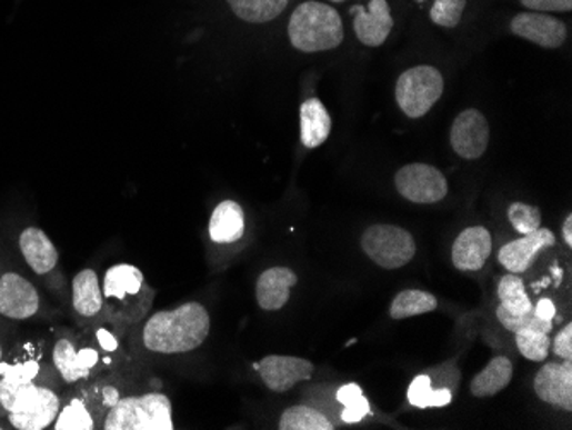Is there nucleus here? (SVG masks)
Here are the masks:
<instances>
[{"mask_svg":"<svg viewBox=\"0 0 572 430\" xmlns=\"http://www.w3.org/2000/svg\"><path fill=\"white\" fill-rule=\"evenodd\" d=\"M211 319L207 307L182 303L173 311L154 312L142 328V344L161 356L188 353L201 347L210 334Z\"/></svg>","mask_w":572,"mask_h":430,"instance_id":"f257e3e1","label":"nucleus"},{"mask_svg":"<svg viewBox=\"0 0 572 430\" xmlns=\"http://www.w3.org/2000/svg\"><path fill=\"white\" fill-rule=\"evenodd\" d=\"M289 37L292 46L303 53L337 49L344 38L340 12L324 2H303L290 18Z\"/></svg>","mask_w":572,"mask_h":430,"instance_id":"f03ea898","label":"nucleus"},{"mask_svg":"<svg viewBox=\"0 0 572 430\" xmlns=\"http://www.w3.org/2000/svg\"><path fill=\"white\" fill-rule=\"evenodd\" d=\"M101 290L103 303L117 302L110 312L120 321H141L153 306L154 290L148 287L138 266L128 262H120L107 271Z\"/></svg>","mask_w":572,"mask_h":430,"instance_id":"7ed1b4c3","label":"nucleus"},{"mask_svg":"<svg viewBox=\"0 0 572 430\" xmlns=\"http://www.w3.org/2000/svg\"><path fill=\"white\" fill-rule=\"evenodd\" d=\"M103 429L173 430L172 401L161 393L120 398L107 412Z\"/></svg>","mask_w":572,"mask_h":430,"instance_id":"20e7f679","label":"nucleus"},{"mask_svg":"<svg viewBox=\"0 0 572 430\" xmlns=\"http://www.w3.org/2000/svg\"><path fill=\"white\" fill-rule=\"evenodd\" d=\"M444 91V78L432 66H417L400 76L397 101L404 116L420 119L438 103Z\"/></svg>","mask_w":572,"mask_h":430,"instance_id":"39448f33","label":"nucleus"},{"mask_svg":"<svg viewBox=\"0 0 572 430\" xmlns=\"http://www.w3.org/2000/svg\"><path fill=\"white\" fill-rule=\"evenodd\" d=\"M362 249L384 270H398L412 261L417 246L412 233L397 224H372L363 232Z\"/></svg>","mask_w":572,"mask_h":430,"instance_id":"423d86ee","label":"nucleus"},{"mask_svg":"<svg viewBox=\"0 0 572 430\" xmlns=\"http://www.w3.org/2000/svg\"><path fill=\"white\" fill-rule=\"evenodd\" d=\"M6 410L14 429L43 430L56 422L60 412V400L52 389L30 382L19 389Z\"/></svg>","mask_w":572,"mask_h":430,"instance_id":"0eeeda50","label":"nucleus"},{"mask_svg":"<svg viewBox=\"0 0 572 430\" xmlns=\"http://www.w3.org/2000/svg\"><path fill=\"white\" fill-rule=\"evenodd\" d=\"M398 192L415 204H434L448 194V180L435 167L412 163L398 170Z\"/></svg>","mask_w":572,"mask_h":430,"instance_id":"6e6552de","label":"nucleus"},{"mask_svg":"<svg viewBox=\"0 0 572 430\" xmlns=\"http://www.w3.org/2000/svg\"><path fill=\"white\" fill-rule=\"evenodd\" d=\"M254 367L264 384L274 393H287L299 382L309 381L315 369L308 359L289 356H268Z\"/></svg>","mask_w":572,"mask_h":430,"instance_id":"1a4fd4ad","label":"nucleus"},{"mask_svg":"<svg viewBox=\"0 0 572 430\" xmlns=\"http://www.w3.org/2000/svg\"><path fill=\"white\" fill-rule=\"evenodd\" d=\"M490 128L480 110L461 112L451 128V147L464 160H476L489 147Z\"/></svg>","mask_w":572,"mask_h":430,"instance_id":"9d476101","label":"nucleus"},{"mask_svg":"<svg viewBox=\"0 0 572 430\" xmlns=\"http://www.w3.org/2000/svg\"><path fill=\"white\" fill-rule=\"evenodd\" d=\"M509 28L511 33L543 49H559L568 38V28L561 19L543 12H521L514 16Z\"/></svg>","mask_w":572,"mask_h":430,"instance_id":"9b49d317","label":"nucleus"},{"mask_svg":"<svg viewBox=\"0 0 572 430\" xmlns=\"http://www.w3.org/2000/svg\"><path fill=\"white\" fill-rule=\"evenodd\" d=\"M40 309V296L33 284L18 273L0 277V316L9 319L33 318Z\"/></svg>","mask_w":572,"mask_h":430,"instance_id":"f8f14e48","label":"nucleus"},{"mask_svg":"<svg viewBox=\"0 0 572 430\" xmlns=\"http://www.w3.org/2000/svg\"><path fill=\"white\" fill-rule=\"evenodd\" d=\"M353 30L360 43L367 47H379L388 40L394 21L388 0H371L369 8L353 6Z\"/></svg>","mask_w":572,"mask_h":430,"instance_id":"ddd939ff","label":"nucleus"},{"mask_svg":"<svg viewBox=\"0 0 572 430\" xmlns=\"http://www.w3.org/2000/svg\"><path fill=\"white\" fill-rule=\"evenodd\" d=\"M535 393L545 403L562 408L565 412L572 410V360L562 363L549 362L536 374Z\"/></svg>","mask_w":572,"mask_h":430,"instance_id":"4468645a","label":"nucleus"},{"mask_svg":"<svg viewBox=\"0 0 572 430\" xmlns=\"http://www.w3.org/2000/svg\"><path fill=\"white\" fill-rule=\"evenodd\" d=\"M555 236L549 229H539L521 239L505 243L499 251V262L509 273L521 274L535 261L543 249L554 248Z\"/></svg>","mask_w":572,"mask_h":430,"instance_id":"2eb2a0df","label":"nucleus"},{"mask_svg":"<svg viewBox=\"0 0 572 430\" xmlns=\"http://www.w3.org/2000/svg\"><path fill=\"white\" fill-rule=\"evenodd\" d=\"M100 362V353L93 347H76L74 341L62 338L53 347V363L66 382L83 381Z\"/></svg>","mask_w":572,"mask_h":430,"instance_id":"dca6fc26","label":"nucleus"},{"mask_svg":"<svg viewBox=\"0 0 572 430\" xmlns=\"http://www.w3.org/2000/svg\"><path fill=\"white\" fill-rule=\"evenodd\" d=\"M492 254V236L483 227H470L453 243V264L460 271H480Z\"/></svg>","mask_w":572,"mask_h":430,"instance_id":"f3484780","label":"nucleus"},{"mask_svg":"<svg viewBox=\"0 0 572 430\" xmlns=\"http://www.w3.org/2000/svg\"><path fill=\"white\" fill-rule=\"evenodd\" d=\"M299 277L295 271L284 266H274L265 270L255 283V299L262 311H280L290 300V290L295 287Z\"/></svg>","mask_w":572,"mask_h":430,"instance_id":"a211bd4d","label":"nucleus"},{"mask_svg":"<svg viewBox=\"0 0 572 430\" xmlns=\"http://www.w3.org/2000/svg\"><path fill=\"white\" fill-rule=\"evenodd\" d=\"M19 249L31 270L37 274H47L59 262V252L52 240L42 229L30 227L19 236Z\"/></svg>","mask_w":572,"mask_h":430,"instance_id":"6ab92c4d","label":"nucleus"},{"mask_svg":"<svg viewBox=\"0 0 572 430\" xmlns=\"http://www.w3.org/2000/svg\"><path fill=\"white\" fill-rule=\"evenodd\" d=\"M331 134V117L324 103L318 98H309L300 106V139L309 150L324 144Z\"/></svg>","mask_w":572,"mask_h":430,"instance_id":"aec40b11","label":"nucleus"},{"mask_svg":"<svg viewBox=\"0 0 572 430\" xmlns=\"http://www.w3.org/2000/svg\"><path fill=\"white\" fill-rule=\"evenodd\" d=\"M245 233V214L235 201H223L214 208L210 220V237L217 243H233Z\"/></svg>","mask_w":572,"mask_h":430,"instance_id":"412c9836","label":"nucleus"},{"mask_svg":"<svg viewBox=\"0 0 572 430\" xmlns=\"http://www.w3.org/2000/svg\"><path fill=\"white\" fill-rule=\"evenodd\" d=\"M72 307L81 318H97L103 309V290L97 271L83 270L72 280Z\"/></svg>","mask_w":572,"mask_h":430,"instance_id":"4be33fe9","label":"nucleus"},{"mask_svg":"<svg viewBox=\"0 0 572 430\" xmlns=\"http://www.w3.org/2000/svg\"><path fill=\"white\" fill-rule=\"evenodd\" d=\"M513 379V363L505 357H495L490 360L489 366L473 378L470 384L475 398H489L501 393L502 389Z\"/></svg>","mask_w":572,"mask_h":430,"instance_id":"5701e85b","label":"nucleus"},{"mask_svg":"<svg viewBox=\"0 0 572 430\" xmlns=\"http://www.w3.org/2000/svg\"><path fill=\"white\" fill-rule=\"evenodd\" d=\"M38 372H40V363L37 360H27V362L14 363V366L0 362V374H2L0 404L8 408L19 389L33 382Z\"/></svg>","mask_w":572,"mask_h":430,"instance_id":"b1692460","label":"nucleus"},{"mask_svg":"<svg viewBox=\"0 0 572 430\" xmlns=\"http://www.w3.org/2000/svg\"><path fill=\"white\" fill-rule=\"evenodd\" d=\"M227 2L242 21L254 24L273 21L289 6V0H227Z\"/></svg>","mask_w":572,"mask_h":430,"instance_id":"393cba45","label":"nucleus"},{"mask_svg":"<svg viewBox=\"0 0 572 430\" xmlns=\"http://www.w3.org/2000/svg\"><path fill=\"white\" fill-rule=\"evenodd\" d=\"M439 307L438 297L423 290H403L394 297L390 314L393 319L415 318L434 312Z\"/></svg>","mask_w":572,"mask_h":430,"instance_id":"a878e982","label":"nucleus"},{"mask_svg":"<svg viewBox=\"0 0 572 430\" xmlns=\"http://www.w3.org/2000/svg\"><path fill=\"white\" fill-rule=\"evenodd\" d=\"M280 430H333L334 426L324 413L308 404H297L284 410L278 422Z\"/></svg>","mask_w":572,"mask_h":430,"instance_id":"bb28decb","label":"nucleus"},{"mask_svg":"<svg viewBox=\"0 0 572 430\" xmlns=\"http://www.w3.org/2000/svg\"><path fill=\"white\" fill-rule=\"evenodd\" d=\"M408 401L417 408L445 407L453 401V393L448 388L434 389L431 376L420 374L408 388Z\"/></svg>","mask_w":572,"mask_h":430,"instance_id":"cd10ccee","label":"nucleus"},{"mask_svg":"<svg viewBox=\"0 0 572 430\" xmlns=\"http://www.w3.org/2000/svg\"><path fill=\"white\" fill-rule=\"evenodd\" d=\"M499 300L509 314L523 316L533 311V303L524 290L523 280L518 274L509 273L502 277L498 287Z\"/></svg>","mask_w":572,"mask_h":430,"instance_id":"c85d7f7f","label":"nucleus"},{"mask_svg":"<svg viewBox=\"0 0 572 430\" xmlns=\"http://www.w3.org/2000/svg\"><path fill=\"white\" fill-rule=\"evenodd\" d=\"M338 403L343 407L341 420L344 423H359L371 413V404L363 397L362 388L359 384H344L338 389Z\"/></svg>","mask_w":572,"mask_h":430,"instance_id":"c756f323","label":"nucleus"},{"mask_svg":"<svg viewBox=\"0 0 572 430\" xmlns=\"http://www.w3.org/2000/svg\"><path fill=\"white\" fill-rule=\"evenodd\" d=\"M94 427L93 413L83 398L69 401L56 419V430H93Z\"/></svg>","mask_w":572,"mask_h":430,"instance_id":"7c9ffc66","label":"nucleus"},{"mask_svg":"<svg viewBox=\"0 0 572 430\" xmlns=\"http://www.w3.org/2000/svg\"><path fill=\"white\" fill-rule=\"evenodd\" d=\"M516 344L521 356L533 362H543L549 357L550 333L543 331L524 330L516 331Z\"/></svg>","mask_w":572,"mask_h":430,"instance_id":"2f4dec72","label":"nucleus"},{"mask_svg":"<svg viewBox=\"0 0 572 430\" xmlns=\"http://www.w3.org/2000/svg\"><path fill=\"white\" fill-rule=\"evenodd\" d=\"M498 319L501 321V324L504 326L505 330L511 331V333H516V331L524 330H536L543 331V333H550L554 324L552 321H545V319H540L535 312L531 311L528 314L523 316H514L509 314L505 311L504 307H498Z\"/></svg>","mask_w":572,"mask_h":430,"instance_id":"473e14b6","label":"nucleus"},{"mask_svg":"<svg viewBox=\"0 0 572 430\" xmlns=\"http://www.w3.org/2000/svg\"><path fill=\"white\" fill-rule=\"evenodd\" d=\"M508 218L511 224H513L514 230L520 232L521 236L535 232V230L540 229V224H542V213H540L539 208L530 207V204H524V202H513L509 207Z\"/></svg>","mask_w":572,"mask_h":430,"instance_id":"72a5a7b5","label":"nucleus"},{"mask_svg":"<svg viewBox=\"0 0 572 430\" xmlns=\"http://www.w3.org/2000/svg\"><path fill=\"white\" fill-rule=\"evenodd\" d=\"M466 2L468 0H435L431 9L432 21L441 28H456Z\"/></svg>","mask_w":572,"mask_h":430,"instance_id":"f704fd0d","label":"nucleus"},{"mask_svg":"<svg viewBox=\"0 0 572 430\" xmlns=\"http://www.w3.org/2000/svg\"><path fill=\"white\" fill-rule=\"evenodd\" d=\"M521 4L533 12H569L572 0H520Z\"/></svg>","mask_w":572,"mask_h":430,"instance_id":"c9c22d12","label":"nucleus"},{"mask_svg":"<svg viewBox=\"0 0 572 430\" xmlns=\"http://www.w3.org/2000/svg\"><path fill=\"white\" fill-rule=\"evenodd\" d=\"M554 353L561 359L571 360L572 359V324L564 326V330L555 337L554 340Z\"/></svg>","mask_w":572,"mask_h":430,"instance_id":"e433bc0d","label":"nucleus"},{"mask_svg":"<svg viewBox=\"0 0 572 430\" xmlns=\"http://www.w3.org/2000/svg\"><path fill=\"white\" fill-rule=\"evenodd\" d=\"M533 312H535L540 319H545V321H552V319L555 318V314H558L554 302L550 299L540 300V302L536 303V307H533Z\"/></svg>","mask_w":572,"mask_h":430,"instance_id":"4c0bfd02","label":"nucleus"},{"mask_svg":"<svg viewBox=\"0 0 572 430\" xmlns=\"http://www.w3.org/2000/svg\"><path fill=\"white\" fill-rule=\"evenodd\" d=\"M98 341H100L101 347H103V350H107V352L117 350V340L110 334V331L98 330Z\"/></svg>","mask_w":572,"mask_h":430,"instance_id":"58836bf2","label":"nucleus"},{"mask_svg":"<svg viewBox=\"0 0 572 430\" xmlns=\"http://www.w3.org/2000/svg\"><path fill=\"white\" fill-rule=\"evenodd\" d=\"M562 237H564V242L568 243L569 248L572 246V217L568 214L565 217L564 223H562Z\"/></svg>","mask_w":572,"mask_h":430,"instance_id":"ea45409f","label":"nucleus"},{"mask_svg":"<svg viewBox=\"0 0 572 430\" xmlns=\"http://www.w3.org/2000/svg\"><path fill=\"white\" fill-rule=\"evenodd\" d=\"M0 362H2V344H0Z\"/></svg>","mask_w":572,"mask_h":430,"instance_id":"a19ab883","label":"nucleus"},{"mask_svg":"<svg viewBox=\"0 0 572 430\" xmlns=\"http://www.w3.org/2000/svg\"><path fill=\"white\" fill-rule=\"evenodd\" d=\"M330 2H344V0H330Z\"/></svg>","mask_w":572,"mask_h":430,"instance_id":"79ce46f5","label":"nucleus"}]
</instances>
